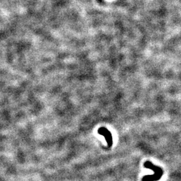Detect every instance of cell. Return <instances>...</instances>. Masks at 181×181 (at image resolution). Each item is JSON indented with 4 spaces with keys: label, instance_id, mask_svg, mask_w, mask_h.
<instances>
[{
    "label": "cell",
    "instance_id": "cell-1",
    "mask_svg": "<svg viewBox=\"0 0 181 181\" xmlns=\"http://www.w3.org/2000/svg\"><path fill=\"white\" fill-rule=\"evenodd\" d=\"M144 167L152 170L154 174L152 175H146L142 179V181H157L161 179L163 175V170L162 168L153 164L150 161H146L144 163Z\"/></svg>",
    "mask_w": 181,
    "mask_h": 181
},
{
    "label": "cell",
    "instance_id": "cell-2",
    "mask_svg": "<svg viewBox=\"0 0 181 181\" xmlns=\"http://www.w3.org/2000/svg\"><path fill=\"white\" fill-rule=\"evenodd\" d=\"M98 134L102 135L105 137L107 143H108V148H111L113 145V137L112 134L108 129H106L104 127H101L99 128L98 130Z\"/></svg>",
    "mask_w": 181,
    "mask_h": 181
}]
</instances>
